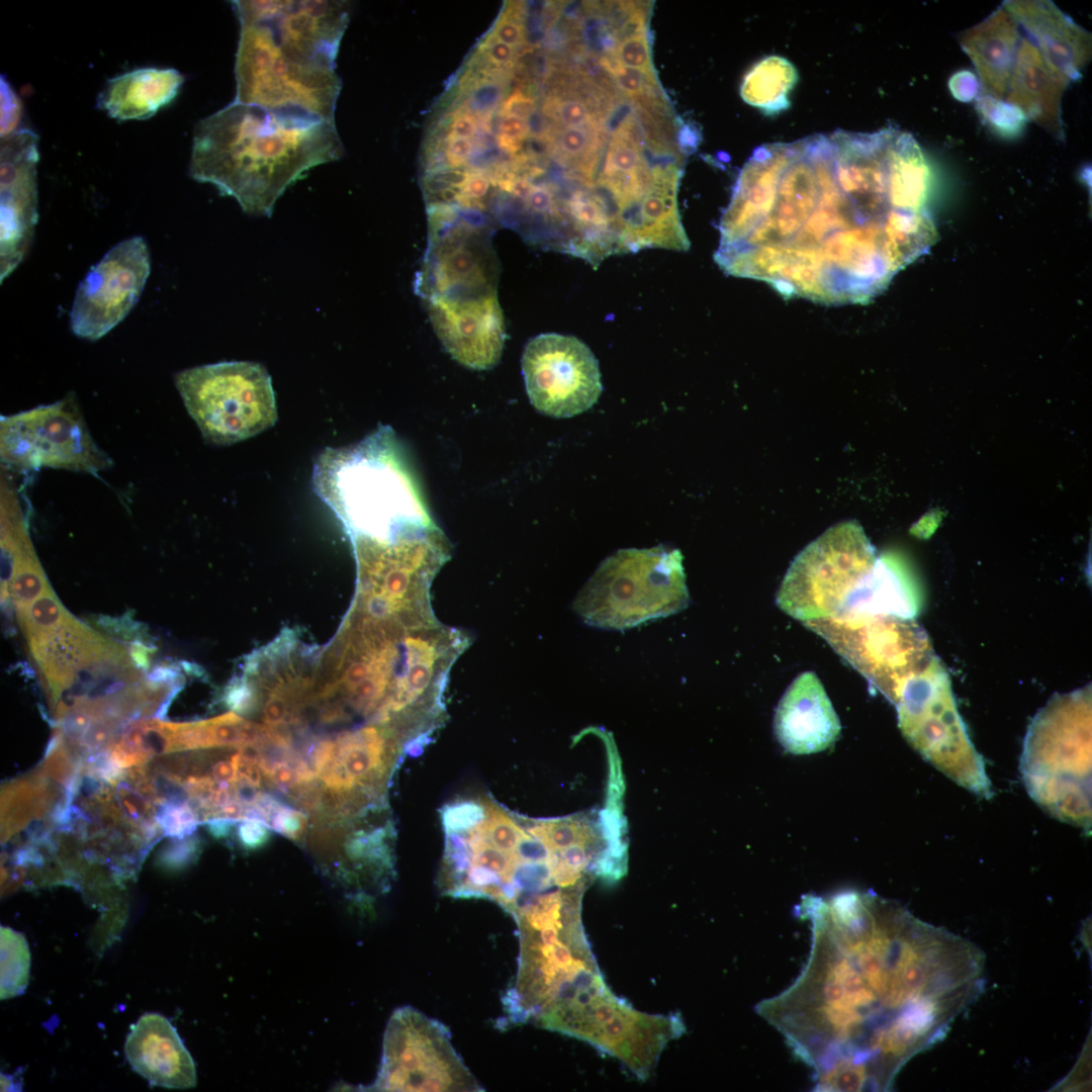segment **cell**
<instances>
[{
  "mask_svg": "<svg viewBox=\"0 0 1092 1092\" xmlns=\"http://www.w3.org/2000/svg\"><path fill=\"white\" fill-rule=\"evenodd\" d=\"M1020 28L1001 4L983 21L960 33L959 43L971 59L981 94L1002 101Z\"/></svg>",
  "mask_w": 1092,
  "mask_h": 1092,
  "instance_id": "obj_24",
  "label": "cell"
},
{
  "mask_svg": "<svg viewBox=\"0 0 1092 1092\" xmlns=\"http://www.w3.org/2000/svg\"><path fill=\"white\" fill-rule=\"evenodd\" d=\"M183 81L172 68L135 69L110 79L97 104L118 120L146 119L177 96Z\"/></svg>",
  "mask_w": 1092,
  "mask_h": 1092,
  "instance_id": "obj_25",
  "label": "cell"
},
{
  "mask_svg": "<svg viewBox=\"0 0 1092 1092\" xmlns=\"http://www.w3.org/2000/svg\"><path fill=\"white\" fill-rule=\"evenodd\" d=\"M499 129L500 135L520 143L529 131V123L524 118L505 115L500 121Z\"/></svg>",
  "mask_w": 1092,
  "mask_h": 1092,
  "instance_id": "obj_39",
  "label": "cell"
},
{
  "mask_svg": "<svg viewBox=\"0 0 1092 1092\" xmlns=\"http://www.w3.org/2000/svg\"><path fill=\"white\" fill-rule=\"evenodd\" d=\"M876 559L875 548L855 521L832 526L795 557L777 605L802 623L833 617Z\"/></svg>",
  "mask_w": 1092,
  "mask_h": 1092,
  "instance_id": "obj_12",
  "label": "cell"
},
{
  "mask_svg": "<svg viewBox=\"0 0 1092 1092\" xmlns=\"http://www.w3.org/2000/svg\"><path fill=\"white\" fill-rule=\"evenodd\" d=\"M536 104L534 99L526 96L524 93H513L504 104L503 112L505 115H514L527 120L535 111Z\"/></svg>",
  "mask_w": 1092,
  "mask_h": 1092,
  "instance_id": "obj_37",
  "label": "cell"
},
{
  "mask_svg": "<svg viewBox=\"0 0 1092 1092\" xmlns=\"http://www.w3.org/2000/svg\"><path fill=\"white\" fill-rule=\"evenodd\" d=\"M464 194L470 198H480L484 196L489 188V181L487 178L481 175L469 176L467 182L462 187Z\"/></svg>",
  "mask_w": 1092,
  "mask_h": 1092,
  "instance_id": "obj_42",
  "label": "cell"
},
{
  "mask_svg": "<svg viewBox=\"0 0 1092 1092\" xmlns=\"http://www.w3.org/2000/svg\"><path fill=\"white\" fill-rule=\"evenodd\" d=\"M840 722L815 672L799 674L776 709L774 731L781 745L793 754H811L832 746L840 735Z\"/></svg>",
  "mask_w": 1092,
  "mask_h": 1092,
  "instance_id": "obj_20",
  "label": "cell"
},
{
  "mask_svg": "<svg viewBox=\"0 0 1092 1092\" xmlns=\"http://www.w3.org/2000/svg\"><path fill=\"white\" fill-rule=\"evenodd\" d=\"M494 37L510 47H517L524 41V32L522 26L509 19H503L498 21L493 31Z\"/></svg>",
  "mask_w": 1092,
  "mask_h": 1092,
  "instance_id": "obj_38",
  "label": "cell"
},
{
  "mask_svg": "<svg viewBox=\"0 0 1092 1092\" xmlns=\"http://www.w3.org/2000/svg\"><path fill=\"white\" fill-rule=\"evenodd\" d=\"M150 271V253L142 237L114 245L78 285L69 317L72 332L89 341L105 336L133 308Z\"/></svg>",
  "mask_w": 1092,
  "mask_h": 1092,
  "instance_id": "obj_16",
  "label": "cell"
},
{
  "mask_svg": "<svg viewBox=\"0 0 1092 1092\" xmlns=\"http://www.w3.org/2000/svg\"><path fill=\"white\" fill-rule=\"evenodd\" d=\"M1091 686L1055 694L1032 718L1020 772L1030 798L1056 819L1091 829Z\"/></svg>",
  "mask_w": 1092,
  "mask_h": 1092,
  "instance_id": "obj_5",
  "label": "cell"
},
{
  "mask_svg": "<svg viewBox=\"0 0 1092 1092\" xmlns=\"http://www.w3.org/2000/svg\"><path fill=\"white\" fill-rule=\"evenodd\" d=\"M797 77L795 67L788 60L766 57L745 75L740 94L745 102L766 113L778 112L788 107V94Z\"/></svg>",
  "mask_w": 1092,
  "mask_h": 1092,
  "instance_id": "obj_26",
  "label": "cell"
},
{
  "mask_svg": "<svg viewBox=\"0 0 1092 1092\" xmlns=\"http://www.w3.org/2000/svg\"><path fill=\"white\" fill-rule=\"evenodd\" d=\"M930 177L916 140L893 126L760 146L721 216L714 261L785 297L866 303L934 244Z\"/></svg>",
  "mask_w": 1092,
  "mask_h": 1092,
  "instance_id": "obj_1",
  "label": "cell"
},
{
  "mask_svg": "<svg viewBox=\"0 0 1092 1092\" xmlns=\"http://www.w3.org/2000/svg\"><path fill=\"white\" fill-rule=\"evenodd\" d=\"M807 963L757 1013L814 1072L819 1091H887L980 996L985 957L968 939L872 891L808 894Z\"/></svg>",
  "mask_w": 1092,
  "mask_h": 1092,
  "instance_id": "obj_2",
  "label": "cell"
},
{
  "mask_svg": "<svg viewBox=\"0 0 1092 1092\" xmlns=\"http://www.w3.org/2000/svg\"><path fill=\"white\" fill-rule=\"evenodd\" d=\"M17 617L30 652L34 656L51 641L71 615L51 589Z\"/></svg>",
  "mask_w": 1092,
  "mask_h": 1092,
  "instance_id": "obj_28",
  "label": "cell"
},
{
  "mask_svg": "<svg viewBox=\"0 0 1092 1092\" xmlns=\"http://www.w3.org/2000/svg\"><path fill=\"white\" fill-rule=\"evenodd\" d=\"M903 736L947 778L989 799L992 785L959 713L949 675L935 655L907 681L895 705Z\"/></svg>",
  "mask_w": 1092,
  "mask_h": 1092,
  "instance_id": "obj_8",
  "label": "cell"
},
{
  "mask_svg": "<svg viewBox=\"0 0 1092 1092\" xmlns=\"http://www.w3.org/2000/svg\"><path fill=\"white\" fill-rule=\"evenodd\" d=\"M5 468L27 473L65 469L98 476L113 462L95 442L73 394L0 420Z\"/></svg>",
  "mask_w": 1092,
  "mask_h": 1092,
  "instance_id": "obj_13",
  "label": "cell"
},
{
  "mask_svg": "<svg viewBox=\"0 0 1092 1092\" xmlns=\"http://www.w3.org/2000/svg\"><path fill=\"white\" fill-rule=\"evenodd\" d=\"M237 836L241 845L254 850L262 847L270 838L268 825L257 819H245L237 827Z\"/></svg>",
  "mask_w": 1092,
  "mask_h": 1092,
  "instance_id": "obj_35",
  "label": "cell"
},
{
  "mask_svg": "<svg viewBox=\"0 0 1092 1092\" xmlns=\"http://www.w3.org/2000/svg\"><path fill=\"white\" fill-rule=\"evenodd\" d=\"M200 850V842L196 836L176 838L161 852L159 861L168 869H181L196 859Z\"/></svg>",
  "mask_w": 1092,
  "mask_h": 1092,
  "instance_id": "obj_33",
  "label": "cell"
},
{
  "mask_svg": "<svg viewBox=\"0 0 1092 1092\" xmlns=\"http://www.w3.org/2000/svg\"><path fill=\"white\" fill-rule=\"evenodd\" d=\"M30 952L24 935L10 927H0V997L2 1000L24 993L28 985Z\"/></svg>",
  "mask_w": 1092,
  "mask_h": 1092,
  "instance_id": "obj_27",
  "label": "cell"
},
{
  "mask_svg": "<svg viewBox=\"0 0 1092 1092\" xmlns=\"http://www.w3.org/2000/svg\"><path fill=\"white\" fill-rule=\"evenodd\" d=\"M896 705L909 679L935 656L927 633L914 619L867 616L803 622Z\"/></svg>",
  "mask_w": 1092,
  "mask_h": 1092,
  "instance_id": "obj_11",
  "label": "cell"
},
{
  "mask_svg": "<svg viewBox=\"0 0 1092 1092\" xmlns=\"http://www.w3.org/2000/svg\"><path fill=\"white\" fill-rule=\"evenodd\" d=\"M21 109L16 95L5 79L1 78V139L17 129Z\"/></svg>",
  "mask_w": 1092,
  "mask_h": 1092,
  "instance_id": "obj_34",
  "label": "cell"
},
{
  "mask_svg": "<svg viewBox=\"0 0 1092 1092\" xmlns=\"http://www.w3.org/2000/svg\"><path fill=\"white\" fill-rule=\"evenodd\" d=\"M312 482L351 537L390 540L435 524L390 427L380 426L354 446L327 448L314 463Z\"/></svg>",
  "mask_w": 1092,
  "mask_h": 1092,
  "instance_id": "obj_4",
  "label": "cell"
},
{
  "mask_svg": "<svg viewBox=\"0 0 1092 1092\" xmlns=\"http://www.w3.org/2000/svg\"><path fill=\"white\" fill-rule=\"evenodd\" d=\"M156 819L164 834L184 838L195 831L199 818L185 799L166 800L157 808Z\"/></svg>",
  "mask_w": 1092,
  "mask_h": 1092,
  "instance_id": "obj_31",
  "label": "cell"
},
{
  "mask_svg": "<svg viewBox=\"0 0 1092 1092\" xmlns=\"http://www.w3.org/2000/svg\"><path fill=\"white\" fill-rule=\"evenodd\" d=\"M268 827L293 840H299L307 827L303 812L281 804L271 815Z\"/></svg>",
  "mask_w": 1092,
  "mask_h": 1092,
  "instance_id": "obj_32",
  "label": "cell"
},
{
  "mask_svg": "<svg viewBox=\"0 0 1092 1092\" xmlns=\"http://www.w3.org/2000/svg\"><path fill=\"white\" fill-rule=\"evenodd\" d=\"M351 538L358 569L353 613L408 627L438 622L430 587L450 558V545L436 524L408 529L390 540Z\"/></svg>",
  "mask_w": 1092,
  "mask_h": 1092,
  "instance_id": "obj_6",
  "label": "cell"
},
{
  "mask_svg": "<svg viewBox=\"0 0 1092 1092\" xmlns=\"http://www.w3.org/2000/svg\"><path fill=\"white\" fill-rule=\"evenodd\" d=\"M1002 5L1043 56L1071 82L1092 55L1091 33L1049 0H1009Z\"/></svg>",
  "mask_w": 1092,
  "mask_h": 1092,
  "instance_id": "obj_22",
  "label": "cell"
},
{
  "mask_svg": "<svg viewBox=\"0 0 1092 1092\" xmlns=\"http://www.w3.org/2000/svg\"><path fill=\"white\" fill-rule=\"evenodd\" d=\"M472 150L468 139L452 138L448 144V155L455 160L466 158Z\"/></svg>",
  "mask_w": 1092,
  "mask_h": 1092,
  "instance_id": "obj_45",
  "label": "cell"
},
{
  "mask_svg": "<svg viewBox=\"0 0 1092 1092\" xmlns=\"http://www.w3.org/2000/svg\"><path fill=\"white\" fill-rule=\"evenodd\" d=\"M978 113L992 130L1005 138L1019 134L1026 122L1022 113L1014 106L980 95L976 102Z\"/></svg>",
  "mask_w": 1092,
  "mask_h": 1092,
  "instance_id": "obj_30",
  "label": "cell"
},
{
  "mask_svg": "<svg viewBox=\"0 0 1092 1092\" xmlns=\"http://www.w3.org/2000/svg\"><path fill=\"white\" fill-rule=\"evenodd\" d=\"M920 609L916 583L893 554L877 557L874 566L831 618L850 620L867 616L915 619Z\"/></svg>",
  "mask_w": 1092,
  "mask_h": 1092,
  "instance_id": "obj_23",
  "label": "cell"
},
{
  "mask_svg": "<svg viewBox=\"0 0 1092 1092\" xmlns=\"http://www.w3.org/2000/svg\"><path fill=\"white\" fill-rule=\"evenodd\" d=\"M124 1053L133 1071L152 1086L187 1089L196 1085L191 1055L176 1028L160 1013H146L131 1025Z\"/></svg>",
  "mask_w": 1092,
  "mask_h": 1092,
  "instance_id": "obj_21",
  "label": "cell"
},
{
  "mask_svg": "<svg viewBox=\"0 0 1092 1092\" xmlns=\"http://www.w3.org/2000/svg\"><path fill=\"white\" fill-rule=\"evenodd\" d=\"M949 89L957 99L970 101L976 96L979 84L971 72L963 71L949 80Z\"/></svg>",
  "mask_w": 1092,
  "mask_h": 1092,
  "instance_id": "obj_36",
  "label": "cell"
},
{
  "mask_svg": "<svg viewBox=\"0 0 1092 1092\" xmlns=\"http://www.w3.org/2000/svg\"><path fill=\"white\" fill-rule=\"evenodd\" d=\"M526 829L541 839L554 851H562L574 845L597 846L600 835L592 822L582 817L532 820Z\"/></svg>",
  "mask_w": 1092,
  "mask_h": 1092,
  "instance_id": "obj_29",
  "label": "cell"
},
{
  "mask_svg": "<svg viewBox=\"0 0 1092 1092\" xmlns=\"http://www.w3.org/2000/svg\"><path fill=\"white\" fill-rule=\"evenodd\" d=\"M209 775L216 783L232 785L238 783L237 770L232 757L215 760L210 766Z\"/></svg>",
  "mask_w": 1092,
  "mask_h": 1092,
  "instance_id": "obj_40",
  "label": "cell"
},
{
  "mask_svg": "<svg viewBox=\"0 0 1092 1092\" xmlns=\"http://www.w3.org/2000/svg\"><path fill=\"white\" fill-rule=\"evenodd\" d=\"M174 382L203 438L212 444L243 441L277 421L271 377L258 363L197 366L176 373Z\"/></svg>",
  "mask_w": 1092,
  "mask_h": 1092,
  "instance_id": "obj_10",
  "label": "cell"
},
{
  "mask_svg": "<svg viewBox=\"0 0 1092 1092\" xmlns=\"http://www.w3.org/2000/svg\"><path fill=\"white\" fill-rule=\"evenodd\" d=\"M475 132V122L469 116L457 117L452 124V138L468 139Z\"/></svg>",
  "mask_w": 1092,
  "mask_h": 1092,
  "instance_id": "obj_44",
  "label": "cell"
},
{
  "mask_svg": "<svg viewBox=\"0 0 1092 1092\" xmlns=\"http://www.w3.org/2000/svg\"><path fill=\"white\" fill-rule=\"evenodd\" d=\"M522 372L532 405L553 418H570L590 408L603 385L592 350L573 336L538 335L528 341Z\"/></svg>",
  "mask_w": 1092,
  "mask_h": 1092,
  "instance_id": "obj_15",
  "label": "cell"
},
{
  "mask_svg": "<svg viewBox=\"0 0 1092 1092\" xmlns=\"http://www.w3.org/2000/svg\"><path fill=\"white\" fill-rule=\"evenodd\" d=\"M1070 83L1020 28L1003 102L1018 109L1026 121L1036 123L1055 139L1063 141L1062 99Z\"/></svg>",
  "mask_w": 1092,
  "mask_h": 1092,
  "instance_id": "obj_19",
  "label": "cell"
},
{
  "mask_svg": "<svg viewBox=\"0 0 1092 1092\" xmlns=\"http://www.w3.org/2000/svg\"><path fill=\"white\" fill-rule=\"evenodd\" d=\"M370 1091H483L454 1050L448 1028L421 1011L390 1016L377 1077Z\"/></svg>",
  "mask_w": 1092,
  "mask_h": 1092,
  "instance_id": "obj_14",
  "label": "cell"
},
{
  "mask_svg": "<svg viewBox=\"0 0 1092 1092\" xmlns=\"http://www.w3.org/2000/svg\"><path fill=\"white\" fill-rule=\"evenodd\" d=\"M342 152L334 121L235 100L196 125L189 173L236 199L245 212L270 215L291 184Z\"/></svg>",
  "mask_w": 1092,
  "mask_h": 1092,
  "instance_id": "obj_3",
  "label": "cell"
},
{
  "mask_svg": "<svg viewBox=\"0 0 1092 1092\" xmlns=\"http://www.w3.org/2000/svg\"><path fill=\"white\" fill-rule=\"evenodd\" d=\"M428 314L445 350L475 370L494 367L502 356L506 326L496 293L468 297H427Z\"/></svg>",
  "mask_w": 1092,
  "mask_h": 1092,
  "instance_id": "obj_18",
  "label": "cell"
},
{
  "mask_svg": "<svg viewBox=\"0 0 1092 1092\" xmlns=\"http://www.w3.org/2000/svg\"><path fill=\"white\" fill-rule=\"evenodd\" d=\"M206 823L208 832L213 837L219 839L231 835L236 821L224 818H214L206 821Z\"/></svg>",
  "mask_w": 1092,
  "mask_h": 1092,
  "instance_id": "obj_43",
  "label": "cell"
},
{
  "mask_svg": "<svg viewBox=\"0 0 1092 1092\" xmlns=\"http://www.w3.org/2000/svg\"><path fill=\"white\" fill-rule=\"evenodd\" d=\"M487 55L494 63L505 65L513 61L514 50L509 44L495 38L488 43Z\"/></svg>",
  "mask_w": 1092,
  "mask_h": 1092,
  "instance_id": "obj_41",
  "label": "cell"
},
{
  "mask_svg": "<svg viewBox=\"0 0 1092 1092\" xmlns=\"http://www.w3.org/2000/svg\"><path fill=\"white\" fill-rule=\"evenodd\" d=\"M0 279L25 258L37 222V136L21 128L2 138L0 154Z\"/></svg>",
  "mask_w": 1092,
  "mask_h": 1092,
  "instance_id": "obj_17",
  "label": "cell"
},
{
  "mask_svg": "<svg viewBox=\"0 0 1092 1092\" xmlns=\"http://www.w3.org/2000/svg\"><path fill=\"white\" fill-rule=\"evenodd\" d=\"M239 21L235 100L274 113L334 121L341 89L335 67L298 61L257 25Z\"/></svg>",
  "mask_w": 1092,
  "mask_h": 1092,
  "instance_id": "obj_9",
  "label": "cell"
},
{
  "mask_svg": "<svg viewBox=\"0 0 1092 1092\" xmlns=\"http://www.w3.org/2000/svg\"><path fill=\"white\" fill-rule=\"evenodd\" d=\"M690 601L678 549H620L604 559L573 608L584 623L625 630L684 610Z\"/></svg>",
  "mask_w": 1092,
  "mask_h": 1092,
  "instance_id": "obj_7",
  "label": "cell"
}]
</instances>
